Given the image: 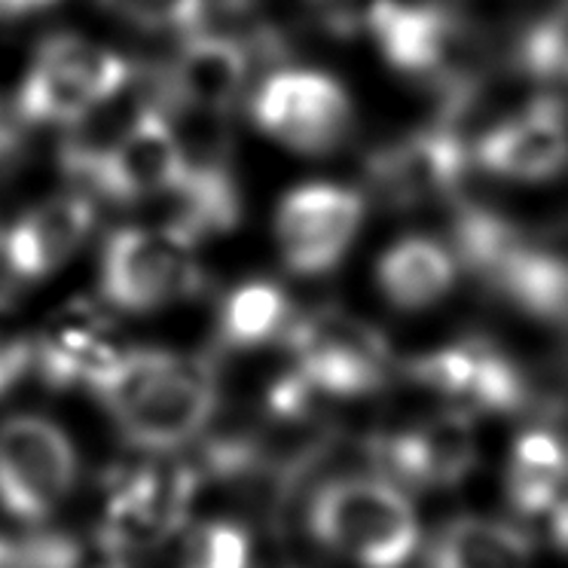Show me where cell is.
I'll return each mask as SVG.
<instances>
[{
    "label": "cell",
    "mask_w": 568,
    "mask_h": 568,
    "mask_svg": "<svg viewBox=\"0 0 568 568\" xmlns=\"http://www.w3.org/2000/svg\"><path fill=\"white\" fill-rule=\"evenodd\" d=\"M95 395L129 444L148 453H172L209 428L221 388L205 358L123 348Z\"/></svg>",
    "instance_id": "obj_1"
},
{
    "label": "cell",
    "mask_w": 568,
    "mask_h": 568,
    "mask_svg": "<svg viewBox=\"0 0 568 568\" xmlns=\"http://www.w3.org/2000/svg\"><path fill=\"white\" fill-rule=\"evenodd\" d=\"M310 531L324 550L361 568H400L419 544L407 495L383 477H336L315 493Z\"/></svg>",
    "instance_id": "obj_2"
},
{
    "label": "cell",
    "mask_w": 568,
    "mask_h": 568,
    "mask_svg": "<svg viewBox=\"0 0 568 568\" xmlns=\"http://www.w3.org/2000/svg\"><path fill=\"white\" fill-rule=\"evenodd\" d=\"M80 456L71 434L43 416L0 422V507L22 523H43L71 498Z\"/></svg>",
    "instance_id": "obj_3"
},
{
    "label": "cell",
    "mask_w": 568,
    "mask_h": 568,
    "mask_svg": "<svg viewBox=\"0 0 568 568\" xmlns=\"http://www.w3.org/2000/svg\"><path fill=\"white\" fill-rule=\"evenodd\" d=\"M101 297L113 310L144 315L199 287V263L193 245L165 226H123L101 251Z\"/></svg>",
    "instance_id": "obj_4"
},
{
    "label": "cell",
    "mask_w": 568,
    "mask_h": 568,
    "mask_svg": "<svg viewBox=\"0 0 568 568\" xmlns=\"http://www.w3.org/2000/svg\"><path fill=\"white\" fill-rule=\"evenodd\" d=\"M294 379L312 397H358L379 388L388 367L385 339L343 312H318L287 327Z\"/></svg>",
    "instance_id": "obj_5"
},
{
    "label": "cell",
    "mask_w": 568,
    "mask_h": 568,
    "mask_svg": "<svg viewBox=\"0 0 568 568\" xmlns=\"http://www.w3.org/2000/svg\"><path fill=\"white\" fill-rule=\"evenodd\" d=\"M251 116L282 148L322 156L352 129V99L336 77L312 68H284L263 80Z\"/></svg>",
    "instance_id": "obj_6"
},
{
    "label": "cell",
    "mask_w": 568,
    "mask_h": 568,
    "mask_svg": "<svg viewBox=\"0 0 568 568\" xmlns=\"http://www.w3.org/2000/svg\"><path fill=\"white\" fill-rule=\"evenodd\" d=\"M186 169L190 153L172 116L160 108H144L89 162L80 181L92 186V193L99 196L132 205L172 193L184 181Z\"/></svg>",
    "instance_id": "obj_7"
},
{
    "label": "cell",
    "mask_w": 568,
    "mask_h": 568,
    "mask_svg": "<svg viewBox=\"0 0 568 568\" xmlns=\"http://www.w3.org/2000/svg\"><path fill=\"white\" fill-rule=\"evenodd\" d=\"M364 226V196L343 184L294 186L275 211V245L287 272L312 278L346 260Z\"/></svg>",
    "instance_id": "obj_8"
},
{
    "label": "cell",
    "mask_w": 568,
    "mask_h": 568,
    "mask_svg": "<svg viewBox=\"0 0 568 568\" xmlns=\"http://www.w3.org/2000/svg\"><path fill=\"white\" fill-rule=\"evenodd\" d=\"M364 31L397 74L432 80L440 89L468 77L456 64L462 19L437 0H376Z\"/></svg>",
    "instance_id": "obj_9"
},
{
    "label": "cell",
    "mask_w": 568,
    "mask_h": 568,
    "mask_svg": "<svg viewBox=\"0 0 568 568\" xmlns=\"http://www.w3.org/2000/svg\"><path fill=\"white\" fill-rule=\"evenodd\" d=\"M470 162L507 181H547L568 165V116L562 101L535 95L480 129Z\"/></svg>",
    "instance_id": "obj_10"
},
{
    "label": "cell",
    "mask_w": 568,
    "mask_h": 568,
    "mask_svg": "<svg viewBox=\"0 0 568 568\" xmlns=\"http://www.w3.org/2000/svg\"><path fill=\"white\" fill-rule=\"evenodd\" d=\"M470 165V144L446 123L428 125L383 148L371 160V181L395 209H419L458 196Z\"/></svg>",
    "instance_id": "obj_11"
},
{
    "label": "cell",
    "mask_w": 568,
    "mask_h": 568,
    "mask_svg": "<svg viewBox=\"0 0 568 568\" xmlns=\"http://www.w3.org/2000/svg\"><path fill=\"white\" fill-rule=\"evenodd\" d=\"M251 74L247 47L230 34L193 31L165 68V99L174 108L221 116L242 99Z\"/></svg>",
    "instance_id": "obj_12"
},
{
    "label": "cell",
    "mask_w": 568,
    "mask_h": 568,
    "mask_svg": "<svg viewBox=\"0 0 568 568\" xmlns=\"http://www.w3.org/2000/svg\"><path fill=\"white\" fill-rule=\"evenodd\" d=\"M95 226V209L80 193H64L26 211L0 242L3 266L19 282L50 278L87 245Z\"/></svg>",
    "instance_id": "obj_13"
},
{
    "label": "cell",
    "mask_w": 568,
    "mask_h": 568,
    "mask_svg": "<svg viewBox=\"0 0 568 568\" xmlns=\"http://www.w3.org/2000/svg\"><path fill=\"white\" fill-rule=\"evenodd\" d=\"M190 480L184 470H138L113 486L104 510V544L111 550H138L181 526Z\"/></svg>",
    "instance_id": "obj_14"
},
{
    "label": "cell",
    "mask_w": 568,
    "mask_h": 568,
    "mask_svg": "<svg viewBox=\"0 0 568 568\" xmlns=\"http://www.w3.org/2000/svg\"><path fill=\"white\" fill-rule=\"evenodd\" d=\"M383 456L397 477L416 486H453L465 480L477 462V432L468 416L446 413L392 437Z\"/></svg>",
    "instance_id": "obj_15"
},
{
    "label": "cell",
    "mask_w": 568,
    "mask_h": 568,
    "mask_svg": "<svg viewBox=\"0 0 568 568\" xmlns=\"http://www.w3.org/2000/svg\"><path fill=\"white\" fill-rule=\"evenodd\" d=\"M458 260L428 235H404L376 263L383 297L397 310H428L453 291Z\"/></svg>",
    "instance_id": "obj_16"
},
{
    "label": "cell",
    "mask_w": 568,
    "mask_h": 568,
    "mask_svg": "<svg viewBox=\"0 0 568 568\" xmlns=\"http://www.w3.org/2000/svg\"><path fill=\"white\" fill-rule=\"evenodd\" d=\"M31 348L34 364L52 385H83L89 392L104 383L123 355V348L113 346L87 315H68L55 322Z\"/></svg>",
    "instance_id": "obj_17"
},
{
    "label": "cell",
    "mask_w": 568,
    "mask_h": 568,
    "mask_svg": "<svg viewBox=\"0 0 568 568\" xmlns=\"http://www.w3.org/2000/svg\"><path fill=\"white\" fill-rule=\"evenodd\" d=\"M162 199L172 202V214L162 226L193 247L209 235L233 230L239 221V193L233 178L217 162L190 160L184 181Z\"/></svg>",
    "instance_id": "obj_18"
},
{
    "label": "cell",
    "mask_w": 568,
    "mask_h": 568,
    "mask_svg": "<svg viewBox=\"0 0 568 568\" xmlns=\"http://www.w3.org/2000/svg\"><path fill=\"white\" fill-rule=\"evenodd\" d=\"M432 568H531V544L498 519L458 517L437 535Z\"/></svg>",
    "instance_id": "obj_19"
},
{
    "label": "cell",
    "mask_w": 568,
    "mask_h": 568,
    "mask_svg": "<svg viewBox=\"0 0 568 568\" xmlns=\"http://www.w3.org/2000/svg\"><path fill=\"white\" fill-rule=\"evenodd\" d=\"M34 62L64 77L77 89H83L87 95L99 101L101 108L120 99V92L132 80V68L123 55L87 38H77V34L47 38L34 52Z\"/></svg>",
    "instance_id": "obj_20"
},
{
    "label": "cell",
    "mask_w": 568,
    "mask_h": 568,
    "mask_svg": "<svg viewBox=\"0 0 568 568\" xmlns=\"http://www.w3.org/2000/svg\"><path fill=\"white\" fill-rule=\"evenodd\" d=\"M568 456L554 434H523L510 453L507 468V498L519 514H544L554 505V495L566 474Z\"/></svg>",
    "instance_id": "obj_21"
},
{
    "label": "cell",
    "mask_w": 568,
    "mask_h": 568,
    "mask_svg": "<svg viewBox=\"0 0 568 568\" xmlns=\"http://www.w3.org/2000/svg\"><path fill=\"white\" fill-rule=\"evenodd\" d=\"M291 303L284 291L272 282H245L230 291L221 306L223 343L235 348H254L287 334Z\"/></svg>",
    "instance_id": "obj_22"
},
{
    "label": "cell",
    "mask_w": 568,
    "mask_h": 568,
    "mask_svg": "<svg viewBox=\"0 0 568 568\" xmlns=\"http://www.w3.org/2000/svg\"><path fill=\"white\" fill-rule=\"evenodd\" d=\"M514 68L538 83L568 87V7L531 22L514 47Z\"/></svg>",
    "instance_id": "obj_23"
},
{
    "label": "cell",
    "mask_w": 568,
    "mask_h": 568,
    "mask_svg": "<svg viewBox=\"0 0 568 568\" xmlns=\"http://www.w3.org/2000/svg\"><path fill=\"white\" fill-rule=\"evenodd\" d=\"M254 544L233 519H202L181 538L178 568H251Z\"/></svg>",
    "instance_id": "obj_24"
},
{
    "label": "cell",
    "mask_w": 568,
    "mask_h": 568,
    "mask_svg": "<svg viewBox=\"0 0 568 568\" xmlns=\"http://www.w3.org/2000/svg\"><path fill=\"white\" fill-rule=\"evenodd\" d=\"M104 10L129 26L156 34H193L202 31L209 0H99Z\"/></svg>",
    "instance_id": "obj_25"
},
{
    "label": "cell",
    "mask_w": 568,
    "mask_h": 568,
    "mask_svg": "<svg viewBox=\"0 0 568 568\" xmlns=\"http://www.w3.org/2000/svg\"><path fill=\"white\" fill-rule=\"evenodd\" d=\"M376 0H310V7L322 16L334 31H361Z\"/></svg>",
    "instance_id": "obj_26"
},
{
    "label": "cell",
    "mask_w": 568,
    "mask_h": 568,
    "mask_svg": "<svg viewBox=\"0 0 568 568\" xmlns=\"http://www.w3.org/2000/svg\"><path fill=\"white\" fill-rule=\"evenodd\" d=\"M34 367V348L26 339H0V395H7Z\"/></svg>",
    "instance_id": "obj_27"
},
{
    "label": "cell",
    "mask_w": 568,
    "mask_h": 568,
    "mask_svg": "<svg viewBox=\"0 0 568 568\" xmlns=\"http://www.w3.org/2000/svg\"><path fill=\"white\" fill-rule=\"evenodd\" d=\"M550 531H554V541L568 550V465L554 495V505H550Z\"/></svg>",
    "instance_id": "obj_28"
},
{
    "label": "cell",
    "mask_w": 568,
    "mask_h": 568,
    "mask_svg": "<svg viewBox=\"0 0 568 568\" xmlns=\"http://www.w3.org/2000/svg\"><path fill=\"white\" fill-rule=\"evenodd\" d=\"M59 0H0V16H31L50 10Z\"/></svg>",
    "instance_id": "obj_29"
},
{
    "label": "cell",
    "mask_w": 568,
    "mask_h": 568,
    "mask_svg": "<svg viewBox=\"0 0 568 568\" xmlns=\"http://www.w3.org/2000/svg\"><path fill=\"white\" fill-rule=\"evenodd\" d=\"M13 544L7 541V538H0V568H10V562H13Z\"/></svg>",
    "instance_id": "obj_30"
},
{
    "label": "cell",
    "mask_w": 568,
    "mask_h": 568,
    "mask_svg": "<svg viewBox=\"0 0 568 568\" xmlns=\"http://www.w3.org/2000/svg\"><path fill=\"white\" fill-rule=\"evenodd\" d=\"M10 141H13V135H10V129H7V125L0 123V150L10 148Z\"/></svg>",
    "instance_id": "obj_31"
}]
</instances>
